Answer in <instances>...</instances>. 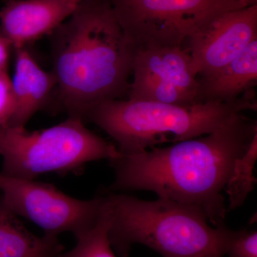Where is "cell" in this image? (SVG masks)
Masks as SVG:
<instances>
[{
	"label": "cell",
	"instance_id": "obj_3",
	"mask_svg": "<svg viewBox=\"0 0 257 257\" xmlns=\"http://www.w3.org/2000/svg\"><path fill=\"white\" fill-rule=\"evenodd\" d=\"M111 209L109 238L121 257L140 243L162 257H224L234 230L209 224L200 208L159 198L148 201L106 194Z\"/></svg>",
	"mask_w": 257,
	"mask_h": 257
},
{
	"label": "cell",
	"instance_id": "obj_9",
	"mask_svg": "<svg viewBox=\"0 0 257 257\" xmlns=\"http://www.w3.org/2000/svg\"><path fill=\"white\" fill-rule=\"evenodd\" d=\"M257 40V4L212 19L189 38L187 49L197 76L216 73Z\"/></svg>",
	"mask_w": 257,
	"mask_h": 257
},
{
	"label": "cell",
	"instance_id": "obj_10",
	"mask_svg": "<svg viewBox=\"0 0 257 257\" xmlns=\"http://www.w3.org/2000/svg\"><path fill=\"white\" fill-rule=\"evenodd\" d=\"M81 0H6L0 9V37L12 50L24 48L52 33Z\"/></svg>",
	"mask_w": 257,
	"mask_h": 257
},
{
	"label": "cell",
	"instance_id": "obj_4",
	"mask_svg": "<svg viewBox=\"0 0 257 257\" xmlns=\"http://www.w3.org/2000/svg\"><path fill=\"white\" fill-rule=\"evenodd\" d=\"M250 91L229 102L211 101L191 106L112 99L93 108L85 123L89 121L105 132L117 143L121 155H133L160 144L204 136L235 114L256 110Z\"/></svg>",
	"mask_w": 257,
	"mask_h": 257
},
{
	"label": "cell",
	"instance_id": "obj_14",
	"mask_svg": "<svg viewBox=\"0 0 257 257\" xmlns=\"http://www.w3.org/2000/svg\"><path fill=\"white\" fill-rule=\"evenodd\" d=\"M102 209L90 229L76 238L77 243L70 251L61 253L60 257H116L109 241L111 209L107 196Z\"/></svg>",
	"mask_w": 257,
	"mask_h": 257
},
{
	"label": "cell",
	"instance_id": "obj_17",
	"mask_svg": "<svg viewBox=\"0 0 257 257\" xmlns=\"http://www.w3.org/2000/svg\"><path fill=\"white\" fill-rule=\"evenodd\" d=\"M15 109L12 79L8 71L0 73V126L10 124Z\"/></svg>",
	"mask_w": 257,
	"mask_h": 257
},
{
	"label": "cell",
	"instance_id": "obj_13",
	"mask_svg": "<svg viewBox=\"0 0 257 257\" xmlns=\"http://www.w3.org/2000/svg\"><path fill=\"white\" fill-rule=\"evenodd\" d=\"M0 197V257H60L58 236H38L29 231Z\"/></svg>",
	"mask_w": 257,
	"mask_h": 257
},
{
	"label": "cell",
	"instance_id": "obj_5",
	"mask_svg": "<svg viewBox=\"0 0 257 257\" xmlns=\"http://www.w3.org/2000/svg\"><path fill=\"white\" fill-rule=\"evenodd\" d=\"M121 155L117 147L77 118L32 133L25 126H0V174L12 178L35 180L45 174H77L89 162Z\"/></svg>",
	"mask_w": 257,
	"mask_h": 257
},
{
	"label": "cell",
	"instance_id": "obj_8",
	"mask_svg": "<svg viewBox=\"0 0 257 257\" xmlns=\"http://www.w3.org/2000/svg\"><path fill=\"white\" fill-rule=\"evenodd\" d=\"M130 99L191 106L198 102L197 74L188 50L182 46L137 50Z\"/></svg>",
	"mask_w": 257,
	"mask_h": 257
},
{
	"label": "cell",
	"instance_id": "obj_2",
	"mask_svg": "<svg viewBox=\"0 0 257 257\" xmlns=\"http://www.w3.org/2000/svg\"><path fill=\"white\" fill-rule=\"evenodd\" d=\"M51 37L57 99L68 117L85 123L98 104L128 94L136 49L110 0H81Z\"/></svg>",
	"mask_w": 257,
	"mask_h": 257
},
{
	"label": "cell",
	"instance_id": "obj_15",
	"mask_svg": "<svg viewBox=\"0 0 257 257\" xmlns=\"http://www.w3.org/2000/svg\"><path fill=\"white\" fill-rule=\"evenodd\" d=\"M257 160V133L253 136L247 150L235 161L225 192L229 198L226 211L234 210L243 205L248 194L256 184L254 175Z\"/></svg>",
	"mask_w": 257,
	"mask_h": 257
},
{
	"label": "cell",
	"instance_id": "obj_6",
	"mask_svg": "<svg viewBox=\"0 0 257 257\" xmlns=\"http://www.w3.org/2000/svg\"><path fill=\"white\" fill-rule=\"evenodd\" d=\"M118 23L136 51L182 46L218 15L257 0H110Z\"/></svg>",
	"mask_w": 257,
	"mask_h": 257
},
{
	"label": "cell",
	"instance_id": "obj_1",
	"mask_svg": "<svg viewBox=\"0 0 257 257\" xmlns=\"http://www.w3.org/2000/svg\"><path fill=\"white\" fill-rule=\"evenodd\" d=\"M256 133V120L241 112L205 137L121 155L110 160L115 177L108 190L150 191L159 198L200 208L212 226H224L222 192L235 161Z\"/></svg>",
	"mask_w": 257,
	"mask_h": 257
},
{
	"label": "cell",
	"instance_id": "obj_16",
	"mask_svg": "<svg viewBox=\"0 0 257 257\" xmlns=\"http://www.w3.org/2000/svg\"><path fill=\"white\" fill-rule=\"evenodd\" d=\"M226 255L228 257H257L256 231L234 230Z\"/></svg>",
	"mask_w": 257,
	"mask_h": 257
},
{
	"label": "cell",
	"instance_id": "obj_12",
	"mask_svg": "<svg viewBox=\"0 0 257 257\" xmlns=\"http://www.w3.org/2000/svg\"><path fill=\"white\" fill-rule=\"evenodd\" d=\"M257 81V40L216 73L198 79V102H229L239 99Z\"/></svg>",
	"mask_w": 257,
	"mask_h": 257
},
{
	"label": "cell",
	"instance_id": "obj_19",
	"mask_svg": "<svg viewBox=\"0 0 257 257\" xmlns=\"http://www.w3.org/2000/svg\"><path fill=\"white\" fill-rule=\"evenodd\" d=\"M1 1H3L5 3V2L6 1V0H1Z\"/></svg>",
	"mask_w": 257,
	"mask_h": 257
},
{
	"label": "cell",
	"instance_id": "obj_11",
	"mask_svg": "<svg viewBox=\"0 0 257 257\" xmlns=\"http://www.w3.org/2000/svg\"><path fill=\"white\" fill-rule=\"evenodd\" d=\"M15 70L12 79L15 109L10 126L24 127L46 106L56 87L52 72L41 68L26 47L15 50Z\"/></svg>",
	"mask_w": 257,
	"mask_h": 257
},
{
	"label": "cell",
	"instance_id": "obj_18",
	"mask_svg": "<svg viewBox=\"0 0 257 257\" xmlns=\"http://www.w3.org/2000/svg\"><path fill=\"white\" fill-rule=\"evenodd\" d=\"M11 47L3 37H0V73L8 71Z\"/></svg>",
	"mask_w": 257,
	"mask_h": 257
},
{
	"label": "cell",
	"instance_id": "obj_7",
	"mask_svg": "<svg viewBox=\"0 0 257 257\" xmlns=\"http://www.w3.org/2000/svg\"><path fill=\"white\" fill-rule=\"evenodd\" d=\"M0 197L10 211L31 221L45 234L72 232L75 237L97 220L105 197L82 200L61 192L51 184L12 178L0 174Z\"/></svg>",
	"mask_w": 257,
	"mask_h": 257
}]
</instances>
